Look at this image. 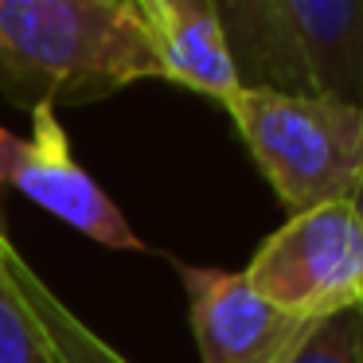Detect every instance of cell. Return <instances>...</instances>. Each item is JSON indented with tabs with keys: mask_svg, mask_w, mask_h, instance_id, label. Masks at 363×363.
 Instances as JSON below:
<instances>
[{
	"mask_svg": "<svg viewBox=\"0 0 363 363\" xmlns=\"http://www.w3.org/2000/svg\"><path fill=\"white\" fill-rule=\"evenodd\" d=\"M145 79L160 67L121 0H0V94L20 110L102 102Z\"/></svg>",
	"mask_w": 363,
	"mask_h": 363,
	"instance_id": "1",
	"label": "cell"
},
{
	"mask_svg": "<svg viewBox=\"0 0 363 363\" xmlns=\"http://www.w3.org/2000/svg\"><path fill=\"white\" fill-rule=\"evenodd\" d=\"M223 110L289 215L352 199L363 180V110L355 106L238 86Z\"/></svg>",
	"mask_w": 363,
	"mask_h": 363,
	"instance_id": "2",
	"label": "cell"
},
{
	"mask_svg": "<svg viewBox=\"0 0 363 363\" xmlns=\"http://www.w3.org/2000/svg\"><path fill=\"white\" fill-rule=\"evenodd\" d=\"M246 285L285 313L324 320L363 297V223L352 199L285 219L242 269Z\"/></svg>",
	"mask_w": 363,
	"mask_h": 363,
	"instance_id": "3",
	"label": "cell"
},
{
	"mask_svg": "<svg viewBox=\"0 0 363 363\" xmlns=\"http://www.w3.org/2000/svg\"><path fill=\"white\" fill-rule=\"evenodd\" d=\"M12 188L74 227L79 235L110 246V250H145L137 230L125 223L98 180L74 160L71 137L59 121L55 106L32 110V133L16 137L0 129V191Z\"/></svg>",
	"mask_w": 363,
	"mask_h": 363,
	"instance_id": "4",
	"label": "cell"
},
{
	"mask_svg": "<svg viewBox=\"0 0 363 363\" xmlns=\"http://www.w3.org/2000/svg\"><path fill=\"white\" fill-rule=\"evenodd\" d=\"M203 363H289L320 320L285 313L246 285L242 269L176 266Z\"/></svg>",
	"mask_w": 363,
	"mask_h": 363,
	"instance_id": "5",
	"label": "cell"
},
{
	"mask_svg": "<svg viewBox=\"0 0 363 363\" xmlns=\"http://www.w3.org/2000/svg\"><path fill=\"white\" fill-rule=\"evenodd\" d=\"M129 9L149 35L164 82L196 90L219 106L242 86L227 35L207 0H129Z\"/></svg>",
	"mask_w": 363,
	"mask_h": 363,
	"instance_id": "6",
	"label": "cell"
},
{
	"mask_svg": "<svg viewBox=\"0 0 363 363\" xmlns=\"http://www.w3.org/2000/svg\"><path fill=\"white\" fill-rule=\"evenodd\" d=\"M308 90L363 110V0H277Z\"/></svg>",
	"mask_w": 363,
	"mask_h": 363,
	"instance_id": "7",
	"label": "cell"
},
{
	"mask_svg": "<svg viewBox=\"0 0 363 363\" xmlns=\"http://www.w3.org/2000/svg\"><path fill=\"white\" fill-rule=\"evenodd\" d=\"M215 9L238 82L250 90H281V94H313L305 63L297 55L277 0H207Z\"/></svg>",
	"mask_w": 363,
	"mask_h": 363,
	"instance_id": "8",
	"label": "cell"
},
{
	"mask_svg": "<svg viewBox=\"0 0 363 363\" xmlns=\"http://www.w3.org/2000/svg\"><path fill=\"white\" fill-rule=\"evenodd\" d=\"M0 266H4L9 281L16 285V293L24 297V305L32 308V316L40 320V328L48 332L59 363H129L118 347L106 344L82 316H74L71 308L55 297V289L28 266V258L16 250V242L0 246Z\"/></svg>",
	"mask_w": 363,
	"mask_h": 363,
	"instance_id": "9",
	"label": "cell"
},
{
	"mask_svg": "<svg viewBox=\"0 0 363 363\" xmlns=\"http://www.w3.org/2000/svg\"><path fill=\"white\" fill-rule=\"evenodd\" d=\"M0 363H59L48 332L40 328L32 308L24 305L16 285L9 281L4 266H0Z\"/></svg>",
	"mask_w": 363,
	"mask_h": 363,
	"instance_id": "10",
	"label": "cell"
},
{
	"mask_svg": "<svg viewBox=\"0 0 363 363\" xmlns=\"http://www.w3.org/2000/svg\"><path fill=\"white\" fill-rule=\"evenodd\" d=\"M289 363H363V316L359 308H344L324 316Z\"/></svg>",
	"mask_w": 363,
	"mask_h": 363,
	"instance_id": "11",
	"label": "cell"
},
{
	"mask_svg": "<svg viewBox=\"0 0 363 363\" xmlns=\"http://www.w3.org/2000/svg\"><path fill=\"white\" fill-rule=\"evenodd\" d=\"M352 207H355V215H359V223H363V180L355 184V191H352Z\"/></svg>",
	"mask_w": 363,
	"mask_h": 363,
	"instance_id": "12",
	"label": "cell"
},
{
	"mask_svg": "<svg viewBox=\"0 0 363 363\" xmlns=\"http://www.w3.org/2000/svg\"><path fill=\"white\" fill-rule=\"evenodd\" d=\"M0 242H9V223H4V199H0Z\"/></svg>",
	"mask_w": 363,
	"mask_h": 363,
	"instance_id": "13",
	"label": "cell"
},
{
	"mask_svg": "<svg viewBox=\"0 0 363 363\" xmlns=\"http://www.w3.org/2000/svg\"><path fill=\"white\" fill-rule=\"evenodd\" d=\"M359 316H363V297H359Z\"/></svg>",
	"mask_w": 363,
	"mask_h": 363,
	"instance_id": "14",
	"label": "cell"
},
{
	"mask_svg": "<svg viewBox=\"0 0 363 363\" xmlns=\"http://www.w3.org/2000/svg\"><path fill=\"white\" fill-rule=\"evenodd\" d=\"M121 4H129V0H121Z\"/></svg>",
	"mask_w": 363,
	"mask_h": 363,
	"instance_id": "15",
	"label": "cell"
}]
</instances>
